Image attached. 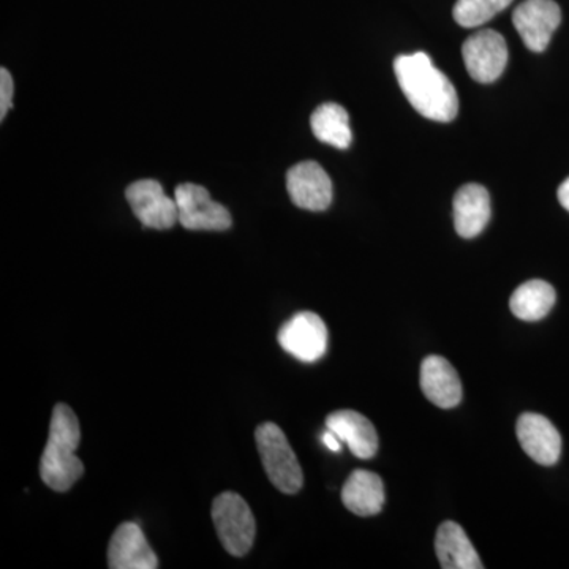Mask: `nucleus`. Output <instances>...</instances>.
Here are the masks:
<instances>
[{"mask_svg":"<svg viewBox=\"0 0 569 569\" xmlns=\"http://www.w3.org/2000/svg\"><path fill=\"white\" fill-rule=\"evenodd\" d=\"M395 73L408 102L419 114L430 121H455L459 112L458 92L426 52L396 58Z\"/></svg>","mask_w":569,"mask_h":569,"instance_id":"f257e3e1","label":"nucleus"},{"mask_svg":"<svg viewBox=\"0 0 569 569\" xmlns=\"http://www.w3.org/2000/svg\"><path fill=\"white\" fill-rule=\"evenodd\" d=\"M81 429L77 415L66 403L52 411L50 437L40 462L41 481L56 492H67L84 475V466L77 456Z\"/></svg>","mask_w":569,"mask_h":569,"instance_id":"f03ea898","label":"nucleus"},{"mask_svg":"<svg viewBox=\"0 0 569 569\" xmlns=\"http://www.w3.org/2000/svg\"><path fill=\"white\" fill-rule=\"evenodd\" d=\"M254 440L272 486L288 496L298 493L305 485V475L283 430L274 422H264L257 427Z\"/></svg>","mask_w":569,"mask_h":569,"instance_id":"7ed1b4c3","label":"nucleus"},{"mask_svg":"<svg viewBox=\"0 0 569 569\" xmlns=\"http://www.w3.org/2000/svg\"><path fill=\"white\" fill-rule=\"evenodd\" d=\"M212 520L224 550L244 557L252 549L257 523L247 501L234 492H223L213 500Z\"/></svg>","mask_w":569,"mask_h":569,"instance_id":"20e7f679","label":"nucleus"},{"mask_svg":"<svg viewBox=\"0 0 569 569\" xmlns=\"http://www.w3.org/2000/svg\"><path fill=\"white\" fill-rule=\"evenodd\" d=\"M179 223L190 231H224L231 227V213L223 204L216 203L211 193L197 183L176 187Z\"/></svg>","mask_w":569,"mask_h":569,"instance_id":"39448f33","label":"nucleus"},{"mask_svg":"<svg viewBox=\"0 0 569 569\" xmlns=\"http://www.w3.org/2000/svg\"><path fill=\"white\" fill-rule=\"evenodd\" d=\"M462 58L468 74L475 81L489 84L497 81L507 69V41L501 33L492 29H482L463 41Z\"/></svg>","mask_w":569,"mask_h":569,"instance_id":"423d86ee","label":"nucleus"},{"mask_svg":"<svg viewBox=\"0 0 569 569\" xmlns=\"http://www.w3.org/2000/svg\"><path fill=\"white\" fill-rule=\"evenodd\" d=\"M560 22L561 10L553 0H523L512 13V24L531 52L546 51Z\"/></svg>","mask_w":569,"mask_h":569,"instance_id":"0eeeda50","label":"nucleus"},{"mask_svg":"<svg viewBox=\"0 0 569 569\" xmlns=\"http://www.w3.org/2000/svg\"><path fill=\"white\" fill-rule=\"evenodd\" d=\"M277 340L287 353L299 361L317 362L328 348V328L317 313H296L280 328Z\"/></svg>","mask_w":569,"mask_h":569,"instance_id":"6e6552de","label":"nucleus"},{"mask_svg":"<svg viewBox=\"0 0 569 569\" xmlns=\"http://www.w3.org/2000/svg\"><path fill=\"white\" fill-rule=\"evenodd\" d=\"M127 201L142 227L170 230L179 222L178 203L167 197L163 187L153 179H141L127 189Z\"/></svg>","mask_w":569,"mask_h":569,"instance_id":"1a4fd4ad","label":"nucleus"},{"mask_svg":"<svg viewBox=\"0 0 569 569\" xmlns=\"http://www.w3.org/2000/svg\"><path fill=\"white\" fill-rule=\"evenodd\" d=\"M291 201L307 211H326L332 203V182L317 162L295 164L287 174Z\"/></svg>","mask_w":569,"mask_h":569,"instance_id":"9d476101","label":"nucleus"},{"mask_svg":"<svg viewBox=\"0 0 569 569\" xmlns=\"http://www.w3.org/2000/svg\"><path fill=\"white\" fill-rule=\"evenodd\" d=\"M108 567L111 569H156L159 559L149 546L141 527L123 522L112 533L108 546Z\"/></svg>","mask_w":569,"mask_h":569,"instance_id":"9b49d317","label":"nucleus"},{"mask_svg":"<svg viewBox=\"0 0 569 569\" xmlns=\"http://www.w3.org/2000/svg\"><path fill=\"white\" fill-rule=\"evenodd\" d=\"M516 432L520 447L539 466L550 467L559 462L561 437L548 418L537 413H523L518 419Z\"/></svg>","mask_w":569,"mask_h":569,"instance_id":"f8f14e48","label":"nucleus"},{"mask_svg":"<svg viewBox=\"0 0 569 569\" xmlns=\"http://www.w3.org/2000/svg\"><path fill=\"white\" fill-rule=\"evenodd\" d=\"M422 395L433 406L449 410L462 400V383L455 367L441 356H427L421 365Z\"/></svg>","mask_w":569,"mask_h":569,"instance_id":"ddd939ff","label":"nucleus"},{"mask_svg":"<svg viewBox=\"0 0 569 569\" xmlns=\"http://www.w3.org/2000/svg\"><path fill=\"white\" fill-rule=\"evenodd\" d=\"M326 429L350 448L358 459H372L378 451V436L372 422L355 410H339L326 418Z\"/></svg>","mask_w":569,"mask_h":569,"instance_id":"4468645a","label":"nucleus"},{"mask_svg":"<svg viewBox=\"0 0 569 569\" xmlns=\"http://www.w3.org/2000/svg\"><path fill=\"white\" fill-rule=\"evenodd\" d=\"M490 220V197L486 187L466 183L455 197V227L460 238H477Z\"/></svg>","mask_w":569,"mask_h":569,"instance_id":"2eb2a0df","label":"nucleus"},{"mask_svg":"<svg viewBox=\"0 0 569 569\" xmlns=\"http://www.w3.org/2000/svg\"><path fill=\"white\" fill-rule=\"evenodd\" d=\"M385 485L377 473L355 470L342 488V501L348 511L361 518L377 516L385 507Z\"/></svg>","mask_w":569,"mask_h":569,"instance_id":"dca6fc26","label":"nucleus"},{"mask_svg":"<svg viewBox=\"0 0 569 569\" xmlns=\"http://www.w3.org/2000/svg\"><path fill=\"white\" fill-rule=\"evenodd\" d=\"M436 552L441 568L445 569L485 568L466 531L459 523L451 522V520H447L438 527Z\"/></svg>","mask_w":569,"mask_h":569,"instance_id":"f3484780","label":"nucleus"},{"mask_svg":"<svg viewBox=\"0 0 569 569\" xmlns=\"http://www.w3.org/2000/svg\"><path fill=\"white\" fill-rule=\"evenodd\" d=\"M557 295L552 284L545 280H529L520 284L511 296L512 316L522 321L542 320L556 306Z\"/></svg>","mask_w":569,"mask_h":569,"instance_id":"a211bd4d","label":"nucleus"},{"mask_svg":"<svg viewBox=\"0 0 569 569\" xmlns=\"http://www.w3.org/2000/svg\"><path fill=\"white\" fill-rule=\"evenodd\" d=\"M310 127H312L317 140L342 149V151L350 148L351 140H353L350 116L346 108L337 103L320 104L310 118Z\"/></svg>","mask_w":569,"mask_h":569,"instance_id":"6ab92c4d","label":"nucleus"},{"mask_svg":"<svg viewBox=\"0 0 569 569\" xmlns=\"http://www.w3.org/2000/svg\"><path fill=\"white\" fill-rule=\"evenodd\" d=\"M512 0H458L452 17L462 28H479L508 9Z\"/></svg>","mask_w":569,"mask_h":569,"instance_id":"aec40b11","label":"nucleus"},{"mask_svg":"<svg viewBox=\"0 0 569 569\" xmlns=\"http://www.w3.org/2000/svg\"><path fill=\"white\" fill-rule=\"evenodd\" d=\"M13 78L7 69L0 70V121L7 118L13 103Z\"/></svg>","mask_w":569,"mask_h":569,"instance_id":"412c9836","label":"nucleus"},{"mask_svg":"<svg viewBox=\"0 0 569 569\" xmlns=\"http://www.w3.org/2000/svg\"><path fill=\"white\" fill-rule=\"evenodd\" d=\"M321 440H323V443L326 445V448L329 449V451H342V440H340V438L337 437L336 433L332 432V430L326 429V432L323 433V437H321Z\"/></svg>","mask_w":569,"mask_h":569,"instance_id":"4be33fe9","label":"nucleus"},{"mask_svg":"<svg viewBox=\"0 0 569 569\" xmlns=\"http://www.w3.org/2000/svg\"><path fill=\"white\" fill-rule=\"evenodd\" d=\"M557 194H559L560 204L569 212V178L565 179L563 183H561Z\"/></svg>","mask_w":569,"mask_h":569,"instance_id":"5701e85b","label":"nucleus"}]
</instances>
